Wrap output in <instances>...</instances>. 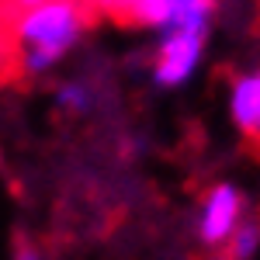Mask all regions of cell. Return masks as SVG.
<instances>
[{
  "instance_id": "obj_1",
  "label": "cell",
  "mask_w": 260,
  "mask_h": 260,
  "mask_svg": "<svg viewBox=\"0 0 260 260\" xmlns=\"http://www.w3.org/2000/svg\"><path fill=\"white\" fill-rule=\"evenodd\" d=\"M98 18L101 14L87 0H39L0 18L7 42L0 83H31L56 70Z\"/></svg>"
},
{
  "instance_id": "obj_9",
  "label": "cell",
  "mask_w": 260,
  "mask_h": 260,
  "mask_svg": "<svg viewBox=\"0 0 260 260\" xmlns=\"http://www.w3.org/2000/svg\"><path fill=\"white\" fill-rule=\"evenodd\" d=\"M4 52H7V42H4V24H0V77H4Z\"/></svg>"
},
{
  "instance_id": "obj_2",
  "label": "cell",
  "mask_w": 260,
  "mask_h": 260,
  "mask_svg": "<svg viewBox=\"0 0 260 260\" xmlns=\"http://www.w3.org/2000/svg\"><path fill=\"white\" fill-rule=\"evenodd\" d=\"M205 42H208V21H184L174 28H163L156 56L149 62L153 80L160 87H180L184 80H191V73L201 62Z\"/></svg>"
},
{
  "instance_id": "obj_8",
  "label": "cell",
  "mask_w": 260,
  "mask_h": 260,
  "mask_svg": "<svg viewBox=\"0 0 260 260\" xmlns=\"http://www.w3.org/2000/svg\"><path fill=\"white\" fill-rule=\"evenodd\" d=\"M14 260H42V250L28 236H18L14 240Z\"/></svg>"
},
{
  "instance_id": "obj_7",
  "label": "cell",
  "mask_w": 260,
  "mask_h": 260,
  "mask_svg": "<svg viewBox=\"0 0 260 260\" xmlns=\"http://www.w3.org/2000/svg\"><path fill=\"white\" fill-rule=\"evenodd\" d=\"M59 108L70 111V115H87V111L98 108V90L87 80H70L59 90Z\"/></svg>"
},
{
  "instance_id": "obj_3",
  "label": "cell",
  "mask_w": 260,
  "mask_h": 260,
  "mask_svg": "<svg viewBox=\"0 0 260 260\" xmlns=\"http://www.w3.org/2000/svg\"><path fill=\"white\" fill-rule=\"evenodd\" d=\"M215 0H121L115 21L132 28H174L184 21H212Z\"/></svg>"
},
{
  "instance_id": "obj_4",
  "label": "cell",
  "mask_w": 260,
  "mask_h": 260,
  "mask_svg": "<svg viewBox=\"0 0 260 260\" xmlns=\"http://www.w3.org/2000/svg\"><path fill=\"white\" fill-rule=\"evenodd\" d=\"M246 215V198H243L240 187L233 184H215L205 201H201V212H198V240L205 250H219L222 243L233 236V229L243 222Z\"/></svg>"
},
{
  "instance_id": "obj_5",
  "label": "cell",
  "mask_w": 260,
  "mask_h": 260,
  "mask_svg": "<svg viewBox=\"0 0 260 260\" xmlns=\"http://www.w3.org/2000/svg\"><path fill=\"white\" fill-rule=\"evenodd\" d=\"M229 111L243 136V146L260 156V66L240 73L229 87Z\"/></svg>"
},
{
  "instance_id": "obj_6",
  "label": "cell",
  "mask_w": 260,
  "mask_h": 260,
  "mask_svg": "<svg viewBox=\"0 0 260 260\" xmlns=\"http://www.w3.org/2000/svg\"><path fill=\"white\" fill-rule=\"evenodd\" d=\"M257 250H260V215H250V219H243L240 225L233 229V236L215 250V260H250Z\"/></svg>"
}]
</instances>
